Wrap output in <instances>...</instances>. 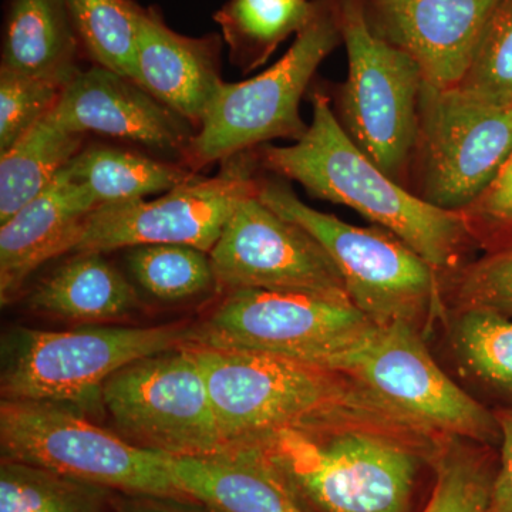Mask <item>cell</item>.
Segmentation results:
<instances>
[{
    "mask_svg": "<svg viewBox=\"0 0 512 512\" xmlns=\"http://www.w3.org/2000/svg\"><path fill=\"white\" fill-rule=\"evenodd\" d=\"M311 99L312 121L299 140L255 148L262 170L359 212L406 242L440 275L460 268L476 244L463 214L434 207L393 180L346 134L328 94L315 92Z\"/></svg>",
    "mask_w": 512,
    "mask_h": 512,
    "instance_id": "6da1fadb",
    "label": "cell"
},
{
    "mask_svg": "<svg viewBox=\"0 0 512 512\" xmlns=\"http://www.w3.org/2000/svg\"><path fill=\"white\" fill-rule=\"evenodd\" d=\"M185 346L207 380L227 448L251 446L282 430L312 433L346 423L424 433L348 376L325 367L255 350Z\"/></svg>",
    "mask_w": 512,
    "mask_h": 512,
    "instance_id": "7a4b0ae2",
    "label": "cell"
},
{
    "mask_svg": "<svg viewBox=\"0 0 512 512\" xmlns=\"http://www.w3.org/2000/svg\"><path fill=\"white\" fill-rule=\"evenodd\" d=\"M444 440L376 423L282 430L259 443L312 512H409L421 464Z\"/></svg>",
    "mask_w": 512,
    "mask_h": 512,
    "instance_id": "3957f363",
    "label": "cell"
},
{
    "mask_svg": "<svg viewBox=\"0 0 512 512\" xmlns=\"http://www.w3.org/2000/svg\"><path fill=\"white\" fill-rule=\"evenodd\" d=\"M256 195L322 245L345 281L350 302L376 325L403 320L417 326L439 312L440 272L392 232L356 227L315 210L279 177H259Z\"/></svg>",
    "mask_w": 512,
    "mask_h": 512,
    "instance_id": "277c9868",
    "label": "cell"
},
{
    "mask_svg": "<svg viewBox=\"0 0 512 512\" xmlns=\"http://www.w3.org/2000/svg\"><path fill=\"white\" fill-rule=\"evenodd\" d=\"M0 451L2 460L120 494L187 497L175 483L170 457L101 429L69 404L2 399Z\"/></svg>",
    "mask_w": 512,
    "mask_h": 512,
    "instance_id": "5b68a950",
    "label": "cell"
},
{
    "mask_svg": "<svg viewBox=\"0 0 512 512\" xmlns=\"http://www.w3.org/2000/svg\"><path fill=\"white\" fill-rule=\"evenodd\" d=\"M343 45L333 0L315 10L274 66L239 83H222L183 164L194 173L272 140H299L308 130L301 101L320 64Z\"/></svg>",
    "mask_w": 512,
    "mask_h": 512,
    "instance_id": "8992f818",
    "label": "cell"
},
{
    "mask_svg": "<svg viewBox=\"0 0 512 512\" xmlns=\"http://www.w3.org/2000/svg\"><path fill=\"white\" fill-rule=\"evenodd\" d=\"M195 339V325L187 320L63 332L16 328L3 340L0 393L6 400H43L80 410L101 402L103 384L117 370Z\"/></svg>",
    "mask_w": 512,
    "mask_h": 512,
    "instance_id": "52a82bcc",
    "label": "cell"
},
{
    "mask_svg": "<svg viewBox=\"0 0 512 512\" xmlns=\"http://www.w3.org/2000/svg\"><path fill=\"white\" fill-rule=\"evenodd\" d=\"M333 3L349 67L345 82L336 86L333 111L353 143L409 188L423 72L369 29L359 0Z\"/></svg>",
    "mask_w": 512,
    "mask_h": 512,
    "instance_id": "ba28073f",
    "label": "cell"
},
{
    "mask_svg": "<svg viewBox=\"0 0 512 512\" xmlns=\"http://www.w3.org/2000/svg\"><path fill=\"white\" fill-rule=\"evenodd\" d=\"M328 369L348 376L430 436L500 443L497 414L441 370L413 323L397 320L373 326Z\"/></svg>",
    "mask_w": 512,
    "mask_h": 512,
    "instance_id": "9c48e42d",
    "label": "cell"
},
{
    "mask_svg": "<svg viewBox=\"0 0 512 512\" xmlns=\"http://www.w3.org/2000/svg\"><path fill=\"white\" fill-rule=\"evenodd\" d=\"M410 191L463 212L490 187L512 153V104L495 107L423 82Z\"/></svg>",
    "mask_w": 512,
    "mask_h": 512,
    "instance_id": "30bf717a",
    "label": "cell"
},
{
    "mask_svg": "<svg viewBox=\"0 0 512 512\" xmlns=\"http://www.w3.org/2000/svg\"><path fill=\"white\" fill-rule=\"evenodd\" d=\"M101 404L137 446L168 457L227 450L207 380L185 345L117 370L103 384Z\"/></svg>",
    "mask_w": 512,
    "mask_h": 512,
    "instance_id": "8fae6325",
    "label": "cell"
},
{
    "mask_svg": "<svg viewBox=\"0 0 512 512\" xmlns=\"http://www.w3.org/2000/svg\"><path fill=\"white\" fill-rule=\"evenodd\" d=\"M259 168L254 148L222 161L214 177L197 174L157 200L103 205L84 221L72 254L140 245H188L210 254L239 204L258 194Z\"/></svg>",
    "mask_w": 512,
    "mask_h": 512,
    "instance_id": "7c38bea8",
    "label": "cell"
},
{
    "mask_svg": "<svg viewBox=\"0 0 512 512\" xmlns=\"http://www.w3.org/2000/svg\"><path fill=\"white\" fill-rule=\"evenodd\" d=\"M352 302L302 293L229 291L195 325L197 343L255 350L328 369L375 326Z\"/></svg>",
    "mask_w": 512,
    "mask_h": 512,
    "instance_id": "4fadbf2b",
    "label": "cell"
},
{
    "mask_svg": "<svg viewBox=\"0 0 512 512\" xmlns=\"http://www.w3.org/2000/svg\"><path fill=\"white\" fill-rule=\"evenodd\" d=\"M210 258L220 291L258 289L350 302L345 281L322 245L258 195L239 204Z\"/></svg>",
    "mask_w": 512,
    "mask_h": 512,
    "instance_id": "5bb4252c",
    "label": "cell"
},
{
    "mask_svg": "<svg viewBox=\"0 0 512 512\" xmlns=\"http://www.w3.org/2000/svg\"><path fill=\"white\" fill-rule=\"evenodd\" d=\"M501 0H359L367 26L419 64L424 82L460 84Z\"/></svg>",
    "mask_w": 512,
    "mask_h": 512,
    "instance_id": "9a60e30c",
    "label": "cell"
},
{
    "mask_svg": "<svg viewBox=\"0 0 512 512\" xmlns=\"http://www.w3.org/2000/svg\"><path fill=\"white\" fill-rule=\"evenodd\" d=\"M49 116L73 133L116 138L183 163L197 130L134 80L104 67L79 70Z\"/></svg>",
    "mask_w": 512,
    "mask_h": 512,
    "instance_id": "2e32d148",
    "label": "cell"
},
{
    "mask_svg": "<svg viewBox=\"0 0 512 512\" xmlns=\"http://www.w3.org/2000/svg\"><path fill=\"white\" fill-rule=\"evenodd\" d=\"M221 47V36L181 35L164 22L160 10L144 8L134 82L198 131L224 83Z\"/></svg>",
    "mask_w": 512,
    "mask_h": 512,
    "instance_id": "e0dca14e",
    "label": "cell"
},
{
    "mask_svg": "<svg viewBox=\"0 0 512 512\" xmlns=\"http://www.w3.org/2000/svg\"><path fill=\"white\" fill-rule=\"evenodd\" d=\"M96 205L66 174L35 200L0 224V301L18 298L30 276L50 259L72 254L77 238Z\"/></svg>",
    "mask_w": 512,
    "mask_h": 512,
    "instance_id": "ac0fdd59",
    "label": "cell"
},
{
    "mask_svg": "<svg viewBox=\"0 0 512 512\" xmlns=\"http://www.w3.org/2000/svg\"><path fill=\"white\" fill-rule=\"evenodd\" d=\"M187 497L220 512H312L259 446L204 457H170Z\"/></svg>",
    "mask_w": 512,
    "mask_h": 512,
    "instance_id": "d6986e66",
    "label": "cell"
},
{
    "mask_svg": "<svg viewBox=\"0 0 512 512\" xmlns=\"http://www.w3.org/2000/svg\"><path fill=\"white\" fill-rule=\"evenodd\" d=\"M138 295L103 252H76L40 279L28 308L43 315L80 322L121 318L138 308Z\"/></svg>",
    "mask_w": 512,
    "mask_h": 512,
    "instance_id": "ffe728a7",
    "label": "cell"
},
{
    "mask_svg": "<svg viewBox=\"0 0 512 512\" xmlns=\"http://www.w3.org/2000/svg\"><path fill=\"white\" fill-rule=\"evenodd\" d=\"M79 56L67 0H6L2 69L70 80Z\"/></svg>",
    "mask_w": 512,
    "mask_h": 512,
    "instance_id": "44dd1931",
    "label": "cell"
},
{
    "mask_svg": "<svg viewBox=\"0 0 512 512\" xmlns=\"http://www.w3.org/2000/svg\"><path fill=\"white\" fill-rule=\"evenodd\" d=\"M97 208L144 200L187 183L194 173L187 165L153 158L128 148L92 144L84 146L63 168Z\"/></svg>",
    "mask_w": 512,
    "mask_h": 512,
    "instance_id": "7402d4cb",
    "label": "cell"
},
{
    "mask_svg": "<svg viewBox=\"0 0 512 512\" xmlns=\"http://www.w3.org/2000/svg\"><path fill=\"white\" fill-rule=\"evenodd\" d=\"M86 136L45 119L0 154V224L10 220L49 187L77 153Z\"/></svg>",
    "mask_w": 512,
    "mask_h": 512,
    "instance_id": "603a6c76",
    "label": "cell"
},
{
    "mask_svg": "<svg viewBox=\"0 0 512 512\" xmlns=\"http://www.w3.org/2000/svg\"><path fill=\"white\" fill-rule=\"evenodd\" d=\"M315 0H228L214 15L229 59L242 73L268 62L312 18Z\"/></svg>",
    "mask_w": 512,
    "mask_h": 512,
    "instance_id": "cb8c5ba5",
    "label": "cell"
},
{
    "mask_svg": "<svg viewBox=\"0 0 512 512\" xmlns=\"http://www.w3.org/2000/svg\"><path fill=\"white\" fill-rule=\"evenodd\" d=\"M67 6L82 55L94 66L136 80L143 6L136 0H67Z\"/></svg>",
    "mask_w": 512,
    "mask_h": 512,
    "instance_id": "d4e9b609",
    "label": "cell"
},
{
    "mask_svg": "<svg viewBox=\"0 0 512 512\" xmlns=\"http://www.w3.org/2000/svg\"><path fill=\"white\" fill-rule=\"evenodd\" d=\"M107 491L45 468L0 464V512H106Z\"/></svg>",
    "mask_w": 512,
    "mask_h": 512,
    "instance_id": "484cf974",
    "label": "cell"
},
{
    "mask_svg": "<svg viewBox=\"0 0 512 512\" xmlns=\"http://www.w3.org/2000/svg\"><path fill=\"white\" fill-rule=\"evenodd\" d=\"M131 278L154 298L185 301L217 289L208 252L188 245H140L127 249Z\"/></svg>",
    "mask_w": 512,
    "mask_h": 512,
    "instance_id": "4316f807",
    "label": "cell"
},
{
    "mask_svg": "<svg viewBox=\"0 0 512 512\" xmlns=\"http://www.w3.org/2000/svg\"><path fill=\"white\" fill-rule=\"evenodd\" d=\"M453 345L477 379L512 397V318L491 309H460Z\"/></svg>",
    "mask_w": 512,
    "mask_h": 512,
    "instance_id": "83f0119b",
    "label": "cell"
},
{
    "mask_svg": "<svg viewBox=\"0 0 512 512\" xmlns=\"http://www.w3.org/2000/svg\"><path fill=\"white\" fill-rule=\"evenodd\" d=\"M431 461L436 483L423 512H490L495 473L484 454L451 437Z\"/></svg>",
    "mask_w": 512,
    "mask_h": 512,
    "instance_id": "f1b7e54d",
    "label": "cell"
},
{
    "mask_svg": "<svg viewBox=\"0 0 512 512\" xmlns=\"http://www.w3.org/2000/svg\"><path fill=\"white\" fill-rule=\"evenodd\" d=\"M461 93L495 107L512 104V0H501L485 28L466 74Z\"/></svg>",
    "mask_w": 512,
    "mask_h": 512,
    "instance_id": "f546056e",
    "label": "cell"
},
{
    "mask_svg": "<svg viewBox=\"0 0 512 512\" xmlns=\"http://www.w3.org/2000/svg\"><path fill=\"white\" fill-rule=\"evenodd\" d=\"M69 80L0 67V154L15 146L59 101Z\"/></svg>",
    "mask_w": 512,
    "mask_h": 512,
    "instance_id": "4dcf8cb0",
    "label": "cell"
},
{
    "mask_svg": "<svg viewBox=\"0 0 512 512\" xmlns=\"http://www.w3.org/2000/svg\"><path fill=\"white\" fill-rule=\"evenodd\" d=\"M441 286L460 309H491L512 318V244L441 275Z\"/></svg>",
    "mask_w": 512,
    "mask_h": 512,
    "instance_id": "1f68e13d",
    "label": "cell"
},
{
    "mask_svg": "<svg viewBox=\"0 0 512 512\" xmlns=\"http://www.w3.org/2000/svg\"><path fill=\"white\" fill-rule=\"evenodd\" d=\"M461 214L485 251L512 244V153L490 187Z\"/></svg>",
    "mask_w": 512,
    "mask_h": 512,
    "instance_id": "d6a6232c",
    "label": "cell"
},
{
    "mask_svg": "<svg viewBox=\"0 0 512 512\" xmlns=\"http://www.w3.org/2000/svg\"><path fill=\"white\" fill-rule=\"evenodd\" d=\"M500 426V466L495 471L490 512H512V409L497 413Z\"/></svg>",
    "mask_w": 512,
    "mask_h": 512,
    "instance_id": "836d02e7",
    "label": "cell"
},
{
    "mask_svg": "<svg viewBox=\"0 0 512 512\" xmlns=\"http://www.w3.org/2000/svg\"><path fill=\"white\" fill-rule=\"evenodd\" d=\"M116 512H220L190 497L121 494L114 503Z\"/></svg>",
    "mask_w": 512,
    "mask_h": 512,
    "instance_id": "e575fe53",
    "label": "cell"
}]
</instances>
